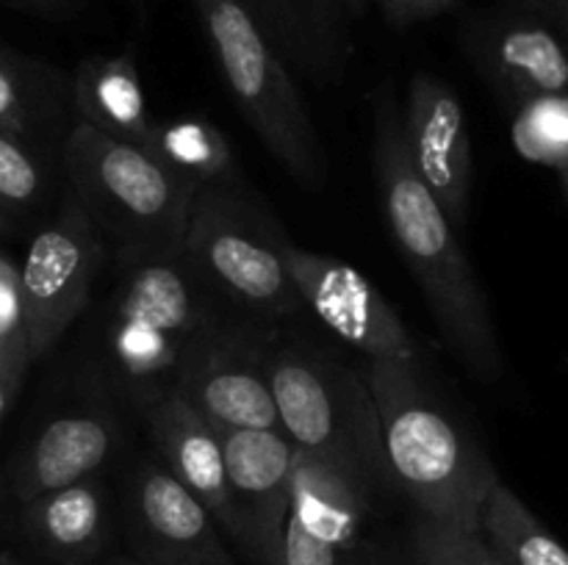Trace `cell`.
<instances>
[{
    "mask_svg": "<svg viewBox=\"0 0 568 565\" xmlns=\"http://www.w3.org/2000/svg\"><path fill=\"white\" fill-rule=\"evenodd\" d=\"M270 343L216 321L183 360L175 391L214 427L281 430L270 382Z\"/></svg>",
    "mask_w": 568,
    "mask_h": 565,
    "instance_id": "9c48e42d",
    "label": "cell"
},
{
    "mask_svg": "<svg viewBox=\"0 0 568 565\" xmlns=\"http://www.w3.org/2000/svg\"><path fill=\"white\" fill-rule=\"evenodd\" d=\"M372 158L388 230L419 282L438 330L480 380H497L503 374V349L486 294L466 258L458 227L427 192L405 153L403 114L392 100H383L375 111Z\"/></svg>",
    "mask_w": 568,
    "mask_h": 565,
    "instance_id": "6da1fadb",
    "label": "cell"
},
{
    "mask_svg": "<svg viewBox=\"0 0 568 565\" xmlns=\"http://www.w3.org/2000/svg\"><path fill=\"white\" fill-rule=\"evenodd\" d=\"M116 446V424L105 413H70L48 421L20 454L11 476L17 502L94 476Z\"/></svg>",
    "mask_w": 568,
    "mask_h": 565,
    "instance_id": "ac0fdd59",
    "label": "cell"
},
{
    "mask_svg": "<svg viewBox=\"0 0 568 565\" xmlns=\"http://www.w3.org/2000/svg\"><path fill=\"white\" fill-rule=\"evenodd\" d=\"M216 321L214 291L181 253L131 260L111 299L105 355L142 404L175 386L189 349Z\"/></svg>",
    "mask_w": 568,
    "mask_h": 565,
    "instance_id": "277c9868",
    "label": "cell"
},
{
    "mask_svg": "<svg viewBox=\"0 0 568 565\" xmlns=\"http://www.w3.org/2000/svg\"><path fill=\"white\" fill-rule=\"evenodd\" d=\"M17 230V214L0 203V236H9Z\"/></svg>",
    "mask_w": 568,
    "mask_h": 565,
    "instance_id": "d6a6232c",
    "label": "cell"
},
{
    "mask_svg": "<svg viewBox=\"0 0 568 565\" xmlns=\"http://www.w3.org/2000/svg\"><path fill=\"white\" fill-rule=\"evenodd\" d=\"M31 363L33 360L31 352H28L26 338H20V341L6 352V358L0 360V419H3L6 410L11 408L14 397L20 393L22 380H26Z\"/></svg>",
    "mask_w": 568,
    "mask_h": 565,
    "instance_id": "f546056e",
    "label": "cell"
},
{
    "mask_svg": "<svg viewBox=\"0 0 568 565\" xmlns=\"http://www.w3.org/2000/svg\"><path fill=\"white\" fill-rule=\"evenodd\" d=\"M366 386L377 408L392 482L416 513L477 532L497 471L475 438L444 410L416 363L369 360Z\"/></svg>",
    "mask_w": 568,
    "mask_h": 565,
    "instance_id": "7a4b0ae2",
    "label": "cell"
},
{
    "mask_svg": "<svg viewBox=\"0 0 568 565\" xmlns=\"http://www.w3.org/2000/svg\"><path fill=\"white\" fill-rule=\"evenodd\" d=\"M392 28H410L419 22L438 20L453 14L464 6V0H375Z\"/></svg>",
    "mask_w": 568,
    "mask_h": 565,
    "instance_id": "83f0119b",
    "label": "cell"
},
{
    "mask_svg": "<svg viewBox=\"0 0 568 565\" xmlns=\"http://www.w3.org/2000/svg\"><path fill=\"white\" fill-rule=\"evenodd\" d=\"M514 142L527 158L564 164L568 158V94L541 97L519 105Z\"/></svg>",
    "mask_w": 568,
    "mask_h": 565,
    "instance_id": "d4e9b609",
    "label": "cell"
},
{
    "mask_svg": "<svg viewBox=\"0 0 568 565\" xmlns=\"http://www.w3.org/2000/svg\"><path fill=\"white\" fill-rule=\"evenodd\" d=\"M372 491L375 485L349 465L294 446L288 518L347 557L358 552Z\"/></svg>",
    "mask_w": 568,
    "mask_h": 565,
    "instance_id": "e0dca14e",
    "label": "cell"
},
{
    "mask_svg": "<svg viewBox=\"0 0 568 565\" xmlns=\"http://www.w3.org/2000/svg\"><path fill=\"white\" fill-rule=\"evenodd\" d=\"M236 513V543L255 565H281L292 491V441L283 430L214 427Z\"/></svg>",
    "mask_w": 568,
    "mask_h": 565,
    "instance_id": "4fadbf2b",
    "label": "cell"
},
{
    "mask_svg": "<svg viewBox=\"0 0 568 565\" xmlns=\"http://www.w3.org/2000/svg\"><path fill=\"white\" fill-rule=\"evenodd\" d=\"M288 271L305 308L369 360L419 363V347L394 305L358 269L333 255L311 253L286 238Z\"/></svg>",
    "mask_w": 568,
    "mask_h": 565,
    "instance_id": "30bf717a",
    "label": "cell"
},
{
    "mask_svg": "<svg viewBox=\"0 0 568 565\" xmlns=\"http://www.w3.org/2000/svg\"><path fill=\"white\" fill-rule=\"evenodd\" d=\"M139 408L166 471L186 485L209 507L220 530L236 541L239 526L227 487L225 452L214 424L200 415L175 388L144 399Z\"/></svg>",
    "mask_w": 568,
    "mask_h": 565,
    "instance_id": "9a60e30c",
    "label": "cell"
},
{
    "mask_svg": "<svg viewBox=\"0 0 568 565\" xmlns=\"http://www.w3.org/2000/svg\"><path fill=\"white\" fill-rule=\"evenodd\" d=\"M353 559L305 532L294 518H286L281 565H353Z\"/></svg>",
    "mask_w": 568,
    "mask_h": 565,
    "instance_id": "4316f807",
    "label": "cell"
},
{
    "mask_svg": "<svg viewBox=\"0 0 568 565\" xmlns=\"http://www.w3.org/2000/svg\"><path fill=\"white\" fill-rule=\"evenodd\" d=\"M109 244L70 186L20 266L22 330L31 360L44 358L89 305Z\"/></svg>",
    "mask_w": 568,
    "mask_h": 565,
    "instance_id": "ba28073f",
    "label": "cell"
},
{
    "mask_svg": "<svg viewBox=\"0 0 568 565\" xmlns=\"http://www.w3.org/2000/svg\"><path fill=\"white\" fill-rule=\"evenodd\" d=\"M0 565H28V563L17 559L14 554H0Z\"/></svg>",
    "mask_w": 568,
    "mask_h": 565,
    "instance_id": "8d00e7d4",
    "label": "cell"
},
{
    "mask_svg": "<svg viewBox=\"0 0 568 565\" xmlns=\"http://www.w3.org/2000/svg\"><path fill=\"white\" fill-rule=\"evenodd\" d=\"M20 338H26V330H17V332H11V336L0 338V360L6 358V352H9V349L14 347V343L20 341Z\"/></svg>",
    "mask_w": 568,
    "mask_h": 565,
    "instance_id": "836d02e7",
    "label": "cell"
},
{
    "mask_svg": "<svg viewBox=\"0 0 568 565\" xmlns=\"http://www.w3.org/2000/svg\"><path fill=\"white\" fill-rule=\"evenodd\" d=\"M477 535L503 565H568V548L499 476L483 504Z\"/></svg>",
    "mask_w": 568,
    "mask_h": 565,
    "instance_id": "7402d4cb",
    "label": "cell"
},
{
    "mask_svg": "<svg viewBox=\"0 0 568 565\" xmlns=\"http://www.w3.org/2000/svg\"><path fill=\"white\" fill-rule=\"evenodd\" d=\"M75 122L94 127L120 142L150 150L155 120L148 111L133 53L89 55L72 75Z\"/></svg>",
    "mask_w": 568,
    "mask_h": 565,
    "instance_id": "ffe728a7",
    "label": "cell"
},
{
    "mask_svg": "<svg viewBox=\"0 0 568 565\" xmlns=\"http://www.w3.org/2000/svg\"><path fill=\"white\" fill-rule=\"evenodd\" d=\"M100 565H148V563H142L139 557H114L109 559V563H100Z\"/></svg>",
    "mask_w": 568,
    "mask_h": 565,
    "instance_id": "d590c367",
    "label": "cell"
},
{
    "mask_svg": "<svg viewBox=\"0 0 568 565\" xmlns=\"http://www.w3.org/2000/svg\"><path fill=\"white\" fill-rule=\"evenodd\" d=\"M403 142L427 192L455 227H464L471 199L469 127L458 94L430 72H416L408 83Z\"/></svg>",
    "mask_w": 568,
    "mask_h": 565,
    "instance_id": "5bb4252c",
    "label": "cell"
},
{
    "mask_svg": "<svg viewBox=\"0 0 568 565\" xmlns=\"http://www.w3.org/2000/svg\"><path fill=\"white\" fill-rule=\"evenodd\" d=\"M480 541H483V537H480ZM480 563H483V565H503L497 557H494L491 548H488L486 543H483V548H480Z\"/></svg>",
    "mask_w": 568,
    "mask_h": 565,
    "instance_id": "e575fe53",
    "label": "cell"
},
{
    "mask_svg": "<svg viewBox=\"0 0 568 565\" xmlns=\"http://www.w3.org/2000/svg\"><path fill=\"white\" fill-rule=\"evenodd\" d=\"M464 50L503 100L525 105L568 94V42L519 6L477 14L464 31Z\"/></svg>",
    "mask_w": 568,
    "mask_h": 565,
    "instance_id": "8fae6325",
    "label": "cell"
},
{
    "mask_svg": "<svg viewBox=\"0 0 568 565\" xmlns=\"http://www.w3.org/2000/svg\"><path fill=\"white\" fill-rule=\"evenodd\" d=\"M150 153L183 181L192 183L194 188L242 183L225 133L203 116L155 122Z\"/></svg>",
    "mask_w": 568,
    "mask_h": 565,
    "instance_id": "603a6c76",
    "label": "cell"
},
{
    "mask_svg": "<svg viewBox=\"0 0 568 565\" xmlns=\"http://www.w3.org/2000/svg\"><path fill=\"white\" fill-rule=\"evenodd\" d=\"M50 188V170L42 150L0 127V203L17 216L37 208Z\"/></svg>",
    "mask_w": 568,
    "mask_h": 565,
    "instance_id": "cb8c5ba5",
    "label": "cell"
},
{
    "mask_svg": "<svg viewBox=\"0 0 568 565\" xmlns=\"http://www.w3.org/2000/svg\"><path fill=\"white\" fill-rule=\"evenodd\" d=\"M483 541L477 532L453 530L427 515H416L414 554L416 565H483Z\"/></svg>",
    "mask_w": 568,
    "mask_h": 565,
    "instance_id": "484cf974",
    "label": "cell"
},
{
    "mask_svg": "<svg viewBox=\"0 0 568 565\" xmlns=\"http://www.w3.org/2000/svg\"><path fill=\"white\" fill-rule=\"evenodd\" d=\"M288 70L316 83L338 78L353 55L355 20L369 0H244Z\"/></svg>",
    "mask_w": 568,
    "mask_h": 565,
    "instance_id": "2e32d148",
    "label": "cell"
},
{
    "mask_svg": "<svg viewBox=\"0 0 568 565\" xmlns=\"http://www.w3.org/2000/svg\"><path fill=\"white\" fill-rule=\"evenodd\" d=\"M222 78L261 142L303 186L325 177L314 122L292 70L244 0H194Z\"/></svg>",
    "mask_w": 568,
    "mask_h": 565,
    "instance_id": "8992f818",
    "label": "cell"
},
{
    "mask_svg": "<svg viewBox=\"0 0 568 565\" xmlns=\"http://www.w3.org/2000/svg\"><path fill=\"white\" fill-rule=\"evenodd\" d=\"M505 3L519 6V9L541 17L547 25H552L568 42V0H505Z\"/></svg>",
    "mask_w": 568,
    "mask_h": 565,
    "instance_id": "4dcf8cb0",
    "label": "cell"
},
{
    "mask_svg": "<svg viewBox=\"0 0 568 565\" xmlns=\"http://www.w3.org/2000/svg\"><path fill=\"white\" fill-rule=\"evenodd\" d=\"M270 382L281 430L292 446L338 460L375 487L392 482L375 399L364 377L331 355L283 343L270 355Z\"/></svg>",
    "mask_w": 568,
    "mask_h": 565,
    "instance_id": "52a82bcc",
    "label": "cell"
},
{
    "mask_svg": "<svg viewBox=\"0 0 568 565\" xmlns=\"http://www.w3.org/2000/svg\"><path fill=\"white\" fill-rule=\"evenodd\" d=\"M61 161L67 186L122 264L181 253L197 188L150 150L75 122L61 142Z\"/></svg>",
    "mask_w": 568,
    "mask_h": 565,
    "instance_id": "3957f363",
    "label": "cell"
},
{
    "mask_svg": "<svg viewBox=\"0 0 568 565\" xmlns=\"http://www.w3.org/2000/svg\"><path fill=\"white\" fill-rule=\"evenodd\" d=\"M72 78L0 44V127L42 150L70 133Z\"/></svg>",
    "mask_w": 568,
    "mask_h": 565,
    "instance_id": "44dd1931",
    "label": "cell"
},
{
    "mask_svg": "<svg viewBox=\"0 0 568 565\" xmlns=\"http://www.w3.org/2000/svg\"><path fill=\"white\" fill-rule=\"evenodd\" d=\"M560 175H564V186H566V194H568V158L560 164Z\"/></svg>",
    "mask_w": 568,
    "mask_h": 565,
    "instance_id": "74e56055",
    "label": "cell"
},
{
    "mask_svg": "<svg viewBox=\"0 0 568 565\" xmlns=\"http://www.w3.org/2000/svg\"><path fill=\"white\" fill-rule=\"evenodd\" d=\"M283 244L286 236L244 183L194 192L181 255L211 291L255 319L277 321L305 308Z\"/></svg>",
    "mask_w": 568,
    "mask_h": 565,
    "instance_id": "5b68a950",
    "label": "cell"
},
{
    "mask_svg": "<svg viewBox=\"0 0 568 565\" xmlns=\"http://www.w3.org/2000/svg\"><path fill=\"white\" fill-rule=\"evenodd\" d=\"M22 330L20 269L6 255H0V338Z\"/></svg>",
    "mask_w": 568,
    "mask_h": 565,
    "instance_id": "f1b7e54d",
    "label": "cell"
},
{
    "mask_svg": "<svg viewBox=\"0 0 568 565\" xmlns=\"http://www.w3.org/2000/svg\"><path fill=\"white\" fill-rule=\"evenodd\" d=\"M20 532L28 546L59 565H94L109 541V491L100 476L22 502Z\"/></svg>",
    "mask_w": 568,
    "mask_h": 565,
    "instance_id": "d6986e66",
    "label": "cell"
},
{
    "mask_svg": "<svg viewBox=\"0 0 568 565\" xmlns=\"http://www.w3.org/2000/svg\"><path fill=\"white\" fill-rule=\"evenodd\" d=\"M14 9L31 11V14L50 17V20H67L87 6V0H6Z\"/></svg>",
    "mask_w": 568,
    "mask_h": 565,
    "instance_id": "1f68e13d",
    "label": "cell"
},
{
    "mask_svg": "<svg viewBox=\"0 0 568 565\" xmlns=\"http://www.w3.org/2000/svg\"><path fill=\"white\" fill-rule=\"evenodd\" d=\"M125 521L148 565H236L203 502L166 469L142 463L125 482Z\"/></svg>",
    "mask_w": 568,
    "mask_h": 565,
    "instance_id": "7c38bea8",
    "label": "cell"
}]
</instances>
